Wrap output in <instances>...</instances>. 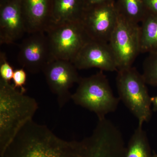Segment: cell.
I'll return each instance as SVG.
<instances>
[{
	"instance_id": "5bb4252c",
	"label": "cell",
	"mask_w": 157,
	"mask_h": 157,
	"mask_svg": "<svg viewBox=\"0 0 157 157\" xmlns=\"http://www.w3.org/2000/svg\"><path fill=\"white\" fill-rule=\"evenodd\" d=\"M140 24V53L157 51V14L147 12Z\"/></svg>"
},
{
	"instance_id": "603a6c76",
	"label": "cell",
	"mask_w": 157,
	"mask_h": 157,
	"mask_svg": "<svg viewBox=\"0 0 157 157\" xmlns=\"http://www.w3.org/2000/svg\"><path fill=\"white\" fill-rule=\"evenodd\" d=\"M10 1V0H0V4L6 3V2H8V1Z\"/></svg>"
},
{
	"instance_id": "ba28073f",
	"label": "cell",
	"mask_w": 157,
	"mask_h": 157,
	"mask_svg": "<svg viewBox=\"0 0 157 157\" xmlns=\"http://www.w3.org/2000/svg\"><path fill=\"white\" fill-rule=\"evenodd\" d=\"M77 70L72 62L57 59L48 63L42 70L49 89L56 96L60 108L71 100L70 89L80 80Z\"/></svg>"
},
{
	"instance_id": "7402d4cb",
	"label": "cell",
	"mask_w": 157,
	"mask_h": 157,
	"mask_svg": "<svg viewBox=\"0 0 157 157\" xmlns=\"http://www.w3.org/2000/svg\"><path fill=\"white\" fill-rule=\"evenodd\" d=\"M151 101L153 106V111L157 112V96L151 97Z\"/></svg>"
},
{
	"instance_id": "52a82bcc",
	"label": "cell",
	"mask_w": 157,
	"mask_h": 157,
	"mask_svg": "<svg viewBox=\"0 0 157 157\" xmlns=\"http://www.w3.org/2000/svg\"><path fill=\"white\" fill-rule=\"evenodd\" d=\"M118 17L113 2L86 6L80 21L92 40L108 43Z\"/></svg>"
},
{
	"instance_id": "277c9868",
	"label": "cell",
	"mask_w": 157,
	"mask_h": 157,
	"mask_svg": "<svg viewBox=\"0 0 157 157\" xmlns=\"http://www.w3.org/2000/svg\"><path fill=\"white\" fill-rule=\"evenodd\" d=\"M116 84L119 99L143 125L152 115L151 97L142 74L131 67L117 71Z\"/></svg>"
},
{
	"instance_id": "8992f818",
	"label": "cell",
	"mask_w": 157,
	"mask_h": 157,
	"mask_svg": "<svg viewBox=\"0 0 157 157\" xmlns=\"http://www.w3.org/2000/svg\"><path fill=\"white\" fill-rule=\"evenodd\" d=\"M108 43L115 56L117 71L132 67L140 53V25L119 15Z\"/></svg>"
},
{
	"instance_id": "d6986e66",
	"label": "cell",
	"mask_w": 157,
	"mask_h": 157,
	"mask_svg": "<svg viewBox=\"0 0 157 157\" xmlns=\"http://www.w3.org/2000/svg\"><path fill=\"white\" fill-rule=\"evenodd\" d=\"M27 78V74L24 68L16 69L14 70L12 80L13 86L15 88L19 89L23 92H25L26 90L24 88Z\"/></svg>"
},
{
	"instance_id": "30bf717a",
	"label": "cell",
	"mask_w": 157,
	"mask_h": 157,
	"mask_svg": "<svg viewBox=\"0 0 157 157\" xmlns=\"http://www.w3.org/2000/svg\"><path fill=\"white\" fill-rule=\"evenodd\" d=\"M77 70L98 68L101 71H117L115 56L109 43L90 40L72 62Z\"/></svg>"
},
{
	"instance_id": "8fae6325",
	"label": "cell",
	"mask_w": 157,
	"mask_h": 157,
	"mask_svg": "<svg viewBox=\"0 0 157 157\" xmlns=\"http://www.w3.org/2000/svg\"><path fill=\"white\" fill-rule=\"evenodd\" d=\"M27 33L21 0L0 4V43L14 44Z\"/></svg>"
},
{
	"instance_id": "e0dca14e",
	"label": "cell",
	"mask_w": 157,
	"mask_h": 157,
	"mask_svg": "<svg viewBox=\"0 0 157 157\" xmlns=\"http://www.w3.org/2000/svg\"><path fill=\"white\" fill-rule=\"evenodd\" d=\"M143 75L147 84L157 86V51L149 53L143 64Z\"/></svg>"
},
{
	"instance_id": "5b68a950",
	"label": "cell",
	"mask_w": 157,
	"mask_h": 157,
	"mask_svg": "<svg viewBox=\"0 0 157 157\" xmlns=\"http://www.w3.org/2000/svg\"><path fill=\"white\" fill-rule=\"evenodd\" d=\"M54 59L72 62L91 40L81 21L52 23L45 32Z\"/></svg>"
},
{
	"instance_id": "9a60e30c",
	"label": "cell",
	"mask_w": 157,
	"mask_h": 157,
	"mask_svg": "<svg viewBox=\"0 0 157 157\" xmlns=\"http://www.w3.org/2000/svg\"><path fill=\"white\" fill-rule=\"evenodd\" d=\"M118 14L124 19L140 24L147 14L143 0H115Z\"/></svg>"
},
{
	"instance_id": "9c48e42d",
	"label": "cell",
	"mask_w": 157,
	"mask_h": 157,
	"mask_svg": "<svg viewBox=\"0 0 157 157\" xmlns=\"http://www.w3.org/2000/svg\"><path fill=\"white\" fill-rule=\"evenodd\" d=\"M20 44L17 60L23 68L33 74L42 71L53 60L45 32L28 33Z\"/></svg>"
},
{
	"instance_id": "3957f363",
	"label": "cell",
	"mask_w": 157,
	"mask_h": 157,
	"mask_svg": "<svg viewBox=\"0 0 157 157\" xmlns=\"http://www.w3.org/2000/svg\"><path fill=\"white\" fill-rule=\"evenodd\" d=\"M71 99L76 105L94 113L99 119L117 109L120 99L113 95L107 76L100 71L80 78Z\"/></svg>"
},
{
	"instance_id": "7c38bea8",
	"label": "cell",
	"mask_w": 157,
	"mask_h": 157,
	"mask_svg": "<svg viewBox=\"0 0 157 157\" xmlns=\"http://www.w3.org/2000/svg\"><path fill=\"white\" fill-rule=\"evenodd\" d=\"M27 33L46 32L52 24L53 0H21Z\"/></svg>"
},
{
	"instance_id": "44dd1931",
	"label": "cell",
	"mask_w": 157,
	"mask_h": 157,
	"mask_svg": "<svg viewBox=\"0 0 157 157\" xmlns=\"http://www.w3.org/2000/svg\"><path fill=\"white\" fill-rule=\"evenodd\" d=\"M115 0H86V6H94L111 2H114Z\"/></svg>"
},
{
	"instance_id": "ac0fdd59",
	"label": "cell",
	"mask_w": 157,
	"mask_h": 157,
	"mask_svg": "<svg viewBox=\"0 0 157 157\" xmlns=\"http://www.w3.org/2000/svg\"><path fill=\"white\" fill-rule=\"evenodd\" d=\"M14 70L7 61L6 54L0 53V78L10 82L13 78Z\"/></svg>"
},
{
	"instance_id": "4fadbf2b",
	"label": "cell",
	"mask_w": 157,
	"mask_h": 157,
	"mask_svg": "<svg viewBox=\"0 0 157 157\" xmlns=\"http://www.w3.org/2000/svg\"><path fill=\"white\" fill-rule=\"evenodd\" d=\"M86 8V0H53L52 23L80 21Z\"/></svg>"
},
{
	"instance_id": "7a4b0ae2",
	"label": "cell",
	"mask_w": 157,
	"mask_h": 157,
	"mask_svg": "<svg viewBox=\"0 0 157 157\" xmlns=\"http://www.w3.org/2000/svg\"><path fill=\"white\" fill-rule=\"evenodd\" d=\"M0 78V156L38 109L36 99Z\"/></svg>"
},
{
	"instance_id": "6da1fadb",
	"label": "cell",
	"mask_w": 157,
	"mask_h": 157,
	"mask_svg": "<svg viewBox=\"0 0 157 157\" xmlns=\"http://www.w3.org/2000/svg\"><path fill=\"white\" fill-rule=\"evenodd\" d=\"M126 151L121 130L107 118L98 120L90 136L72 141L32 122L21 131L3 157H125Z\"/></svg>"
},
{
	"instance_id": "ffe728a7",
	"label": "cell",
	"mask_w": 157,
	"mask_h": 157,
	"mask_svg": "<svg viewBox=\"0 0 157 157\" xmlns=\"http://www.w3.org/2000/svg\"><path fill=\"white\" fill-rule=\"evenodd\" d=\"M143 2L148 12L157 14V0H143Z\"/></svg>"
},
{
	"instance_id": "2e32d148",
	"label": "cell",
	"mask_w": 157,
	"mask_h": 157,
	"mask_svg": "<svg viewBox=\"0 0 157 157\" xmlns=\"http://www.w3.org/2000/svg\"><path fill=\"white\" fill-rule=\"evenodd\" d=\"M146 132L138 125L127 146L125 157H152Z\"/></svg>"
},
{
	"instance_id": "cb8c5ba5",
	"label": "cell",
	"mask_w": 157,
	"mask_h": 157,
	"mask_svg": "<svg viewBox=\"0 0 157 157\" xmlns=\"http://www.w3.org/2000/svg\"><path fill=\"white\" fill-rule=\"evenodd\" d=\"M152 157H157V154L154 155H153Z\"/></svg>"
}]
</instances>
